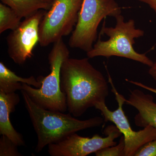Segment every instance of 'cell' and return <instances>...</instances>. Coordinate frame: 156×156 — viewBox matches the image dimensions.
<instances>
[{"instance_id": "cell-1", "label": "cell", "mask_w": 156, "mask_h": 156, "mask_svg": "<svg viewBox=\"0 0 156 156\" xmlns=\"http://www.w3.org/2000/svg\"><path fill=\"white\" fill-rule=\"evenodd\" d=\"M60 88L66 96L67 110L75 117H80L108 95V82L89 58H69L62 62Z\"/></svg>"}, {"instance_id": "cell-2", "label": "cell", "mask_w": 156, "mask_h": 156, "mask_svg": "<svg viewBox=\"0 0 156 156\" xmlns=\"http://www.w3.org/2000/svg\"><path fill=\"white\" fill-rule=\"evenodd\" d=\"M24 104L37 136L35 151H41L47 145L58 142L70 134L88 128L99 127L104 119L95 117L80 120L70 113L50 110L35 103L23 90H21Z\"/></svg>"}, {"instance_id": "cell-3", "label": "cell", "mask_w": 156, "mask_h": 156, "mask_svg": "<svg viewBox=\"0 0 156 156\" xmlns=\"http://www.w3.org/2000/svg\"><path fill=\"white\" fill-rule=\"evenodd\" d=\"M115 18V27H107L104 23L101 31L100 34L106 35L109 37L108 40L103 41L98 39L92 50L87 53L88 58L118 56L138 62L149 67L151 66L154 62L145 53L136 52L133 47L135 39L144 36V31L136 28L133 19L126 21L121 14Z\"/></svg>"}, {"instance_id": "cell-4", "label": "cell", "mask_w": 156, "mask_h": 156, "mask_svg": "<svg viewBox=\"0 0 156 156\" xmlns=\"http://www.w3.org/2000/svg\"><path fill=\"white\" fill-rule=\"evenodd\" d=\"M69 54L62 39L53 43L48 56L50 73L46 77L39 78L42 83L41 88L22 83V90L43 108L62 112L67 110L66 96L60 88V71L62 62L69 58Z\"/></svg>"}, {"instance_id": "cell-5", "label": "cell", "mask_w": 156, "mask_h": 156, "mask_svg": "<svg viewBox=\"0 0 156 156\" xmlns=\"http://www.w3.org/2000/svg\"><path fill=\"white\" fill-rule=\"evenodd\" d=\"M121 14L122 8L115 0H83L77 22L69 38V47L89 52L97 39L101 20Z\"/></svg>"}, {"instance_id": "cell-6", "label": "cell", "mask_w": 156, "mask_h": 156, "mask_svg": "<svg viewBox=\"0 0 156 156\" xmlns=\"http://www.w3.org/2000/svg\"><path fill=\"white\" fill-rule=\"evenodd\" d=\"M83 0H54L43 17L39 31V43L48 47L72 33Z\"/></svg>"}, {"instance_id": "cell-7", "label": "cell", "mask_w": 156, "mask_h": 156, "mask_svg": "<svg viewBox=\"0 0 156 156\" xmlns=\"http://www.w3.org/2000/svg\"><path fill=\"white\" fill-rule=\"evenodd\" d=\"M108 82L118 103V108L113 111L110 110L105 101L98 102L94 107L100 111L105 122L113 123L123 134L125 139V156H134L143 146L156 139V128L149 125L139 131L133 130L123 109L126 98L118 92L109 75Z\"/></svg>"}, {"instance_id": "cell-8", "label": "cell", "mask_w": 156, "mask_h": 156, "mask_svg": "<svg viewBox=\"0 0 156 156\" xmlns=\"http://www.w3.org/2000/svg\"><path fill=\"white\" fill-rule=\"evenodd\" d=\"M102 137L95 134L91 137L80 136L76 133L64 139L48 145V151L51 156H87L98 151L117 144L115 140L122 136V133L115 126L105 128Z\"/></svg>"}, {"instance_id": "cell-9", "label": "cell", "mask_w": 156, "mask_h": 156, "mask_svg": "<svg viewBox=\"0 0 156 156\" xmlns=\"http://www.w3.org/2000/svg\"><path fill=\"white\" fill-rule=\"evenodd\" d=\"M47 10H40L24 18L18 28L7 37L9 57L16 64L22 65L31 58L33 51L39 43V27Z\"/></svg>"}, {"instance_id": "cell-10", "label": "cell", "mask_w": 156, "mask_h": 156, "mask_svg": "<svg viewBox=\"0 0 156 156\" xmlns=\"http://www.w3.org/2000/svg\"><path fill=\"white\" fill-rule=\"evenodd\" d=\"M130 92L125 103L133 107L138 112L134 118L136 126L144 128L150 125L156 128V102L153 96L139 89Z\"/></svg>"}, {"instance_id": "cell-11", "label": "cell", "mask_w": 156, "mask_h": 156, "mask_svg": "<svg viewBox=\"0 0 156 156\" xmlns=\"http://www.w3.org/2000/svg\"><path fill=\"white\" fill-rule=\"evenodd\" d=\"M19 95L0 92V134L5 135L16 145H25L23 137L13 127L10 119V115L15 110L19 103Z\"/></svg>"}, {"instance_id": "cell-12", "label": "cell", "mask_w": 156, "mask_h": 156, "mask_svg": "<svg viewBox=\"0 0 156 156\" xmlns=\"http://www.w3.org/2000/svg\"><path fill=\"white\" fill-rule=\"evenodd\" d=\"M22 83L28 84L36 88H41L42 85L40 79L37 80L33 76L27 78L18 76L2 62H0V92L8 94L21 90Z\"/></svg>"}, {"instance_id": "cell-13", "label": "cell", "mask_w": 156, "mask_h": 156, "mask_svg": "<svg viewBox=\"0 0 156 156\" xmlns=\"http://www.w3.org/2000/svg\"><path fill=\"white\" fill-rule=\"evenodd\" d=\"M21 18H26L40 10L48 11L54 0H1Z\"/></svg>"}, {"instance_id": "cell-14", "label": "cell", "mask_w": 156, "mask_h": 156, "mask_svg": "<svg viewBox=\"0 0 156 156\" xmlns=\"http://www.w3.org/2000/svg\"><path fill=\"white\" fill-rule=\"evenodd\" d=\"M21 17L9 6L0 4V34L8 30H14L21 23Z\"/></svg>"}, {"instance_id": "cell-15", "label": "cell", "mask_w": 156, "mask_h": 156, "mask_svg": "<svg viewBox=\"0 0 156 156\" xmlns=\"http://www.w3.org/2000/svg\"><path fill=\"white\" fill-rule=\"evenodd\" d=\"M17 146L10 138L2 135L0 138V156H22Z\"/></svg>"}, {"instance_id": "cell-16", "label": "cell", "mask_w": 156, "mask_h": 156, "mask_svg": "<svg viewBox=\"0 0 156 156\" xmlns=\"http://www.w3.org/2000/svg\"><path fill=\"white\" fill-rule=\"evenodd\" d=\"M124 136H121L118 144L105 148L95 153L96 156H125Z\"/></svg>"}, {"instance_id": "cell-17", "label": "cell", "mask_w": 156, "mask_h": 156, "mask_svg": "<svg viewBox=\"0 0 156 156\" xmlns=\"http://www.w3.org/2000/svg\"><path fill=\"white\" fill-rule=\"evenodd\" d=\"M134 156H156V139L143 146Z\"/></svg>"}, {"instance_id": "cell-18", "label": "cell", "mask_w": 156, "mask_h": 156, "mask_svg": "<svg viewBox=\"0 0 156 156\" xmlns=\"http://www.w3.org/2000/svg\"><path fill=\"white\" fill-rule=\"evenodd\" d=\"M126 80L128 83L133 84L135 86H137V87L142 88V89H145L146 90L150 91V92H153V93L156 94V88H153V87H149V86L144 85V84H143L142 83H140L139 82L131 80H129L128 79H126Z\"/></svg>"}, {"instance_id": "cell-19", "label": "cell", "mask_w": 156, "mask_h": 156, "mask_svg": "<svg viewBox=\"0 0 156 156\" xmlns=\"http://www.w3.org/2000/svg\"><path fill=\"white\" fill-rule=\"evenodd\" d=\"M137 1L147 5L156 14V0H137Z\"/></svg>"}, {"instance_id": "cell-20", "label": "cell", "mask_w": 156, "mask_h": 156, "mask_svg": "<svg viewBox=\"0 0 156 156\" xmlns=\"http://www.w3.org/2000/svg\"><path fill=\"white\" fill-rule=\"evenodd\" d=\"M148 73L156 81V62H154L153 65L150 67Z\"/></svg>"}]
</instances>
